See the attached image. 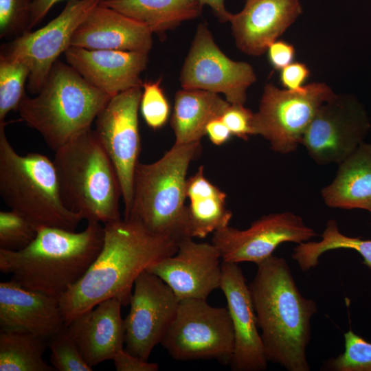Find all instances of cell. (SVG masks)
Here are the masks:
<instances>
[{
    "label": "cell",
    "mask_w": 371,
    "mask_h": 371,
    "mask_svg": "<svg viewBox=\"0 0 371 371\" xmlns=\"http://www.w3.org/2000/svg\"></svg>",
    "instance_id": "obj_42"
},
{
    "label": "cell",
    "mask_w": 371,
    "mask_h": 371,
    "mask_svg": "<svg viewBox=\"0 0 371 371\" xmlns=\"http://www.w3.org/2000/svg\"><path fill=\"white\" fill-rule=\"evenodd\" d=\"M142 87L113 96L95 120V134L118 176L124 215L131 207L133 179L141 151L138 112Z\"/></svg>",
    "instance_id": "obj_13"
},
{
    "label": "cell",
    "mask_w": 371,
    "mask_h": 371,
    "mask_svg": "<svg viewBox=\"0 0 371 371\" xmlns=\"http://www.w3.org/2000/svg\"><path fill=\"white\" fill-rule=\"evenodd\" d=\"M112 360L117 371H157L159 370L157 363L148 362L124 349L117 352Z\"/></svg>",
    "instance_id": "obj_38"
},
{
    "label": "cell",
    "mask_w": 371,
    "mask_h": 371,
    "mask_svg": "<svg viewBox=\"0 0 371 371\" xmlns=\"http://www.w3.org/2000/svg\"><path fill=\"white\" fill-rule=\"evenodd\" d=\"M257 266L248 285L267 361L309 371L306 350L317 304L300 293L284 258L273 255Z\"/></svg>",
    "instance_id": "obj_2"
},
{
    "label": "cell",
    "mask_w": 371,
    "mask_h": 371,
    "mask_svg": "<svg viewBox=\"0 0 371 371\" xmlns=\"http://www.w3.org/2000/svg\"><path fill=\"white\" fill-rule=\"evenodd\" d=\"M34 0H0V38L12 41L30 31Z\"/></svg>",
    "instance_id": "obj_33"
},
{
    "label": "cell",
    "mask_w": 371,
    "mask_h": 371,
    "mask_svg": "<svg viewBox=\"0 0 371 371\" xmlns=\"http://www.w3.org/2000/svg\"><path fill=\"white\" fill-rule=\"evenodd\" d=\"M98 256L85 275L59 298L66 325L110 298L130 303L138 276L152 264L176 254L177 242L155 234L131 218L104 224Z\"/></svg>",
    "instance_id": "obj_1"
},
{
    "label": "cell",
    "mask_w": 371,
    "mask_h": 371,
    "mask_svg": "<svg viewBox=\"0 0 371 371\" xmlns=\"http://www.w3.org/2000/svg\"><path fill=\"white\" fill-rule=\"evenodd\" d=\"M317 236L303 218L293 212H283L264 215L249 227L238 229L229 225L213 234L212 243L225 262H251L256 265L271 256L284 243H301Z\"/></svg>",
    "instance_id": "obj_14"
},
{
    "label": "cell",
    "mask_w": 371,
    "mask_h": 371,
    "mask_svg": "<svg viewBox=\"0 0 371 371\" xmlns=\"http://www.w3.org/2000/svg\"><path fill=\"white\" fill-rule=\"evenodd\" d=\"M206 135L212 144L220 146L227 142L232 134L221 117L209 122L206 127Z\"/></svg>",
    "instance_id": "obj_39"
},
{
    "label": "cell",
    "mask_w": 371,
    "mask_h": 371,
    "mask_svg": "<svg viewBox=\"0 0 371 371\" xmlns=\"http://www.w3.org/2000/svg\"><path fill=\"white\" fill-rule=\"evenodd\" d=\"M104 239V225L95 221L80 232L41 227L24 249H0V271L27 289L60 298L89 269Z\"/></svg>",
    "instance_id": "obj_3"
},
{
    "label": "cell",
    "mask_w": 371,
    "mask_h": 371,
    "mask_svg": "<svg viewBox=\"0 0 371 371\" xmlns=\"http://www.w3.org/2000/svg\"><path fill=\"white\" fill-rule=\"evenodd\" d=\"M370 128L367 111L355 95L335 93L319 106L301 145L317 164H339L364 142Z\"/></svg>",
    "instance_id": "obj_10"
},
{
    "label": "cell",
    "mask_w": 371,
    "mask_h": 371,
    "mask_svg": "<svg viewBox=\"0 0 371 371\" xmlns=\"http://www.w3.org/2000/svg\"><path fill=\"white\" fill-rule=\"evenodd\" d=\"M153 34L144 23L100 3L78 27L71 46L148 54Z\"/></svg>",
    "instance_id": "obj_21"
},
{
    "label": "cell",
    "mask_w": 371,
    "mask_h": 371,
    "mask_svg": "<svg viewBox=\"0 0 371 371\" xmlns=\"http://www.w3.org/2000/svg\"><path fill=\"white\" fill-rule=\"evenodd\" d=\"M66 326L58 297L27 289L12 280L0 283L1 330L50 340Z\"/></svg>",
    "instance_id": "obj_20"
},
{
    "label": "cell",
    "mask_w": 371,
    "mask_h": 371,
    "mask_svg": "<svg viewBox=\"0 0 371 371\" xmlns=\"http://www.w3.org/2000/svg\"><path fill=\"white\" fill-rule=\"evenodd\" d=\"M64 54L67 64L91 85L111 97L143 87L141 74L147 68L148 53L71 46Z\"/></svg>",
    "instance_id": "obj_19"
},
{
    "label": "cell",
    "mask_w": 371,
    "mask_h": 371,
    "mask_svg": "<svg viewBox=\"0 0 371 371\" xmlns=\"http://www.w3.org/2000/svg\"><path fill=\"white\" fill-rule=\"evenodd\" d=\"M100 3L144 23L161 41L168 31L199 17L203 7L199 0H101Z\"/></svg>",
    "instance_id": "obj_26"
},
{
    "label": "cell",
    "mask_w": 371,
    "mask_h": 371,
    "mask_svg": "<svg viewBox=\"0 0 371 371\" xmlns=\"http://www.w3.org/2000/svg\"><path fill=\"white\" fill-rule=\"evenodd\" d=\"M192 238L180 239L176 254L146 269L166 282L179 300H207L214 290L221 287L220 252L212 243H196Z\"/></svg>",
    "instance_id": "obj_16"
},
{
    "label": "cell",
    "mask_w": 371,
    "mask_h": 371,
    "mask_svg": "<svg viewBox=\"0 0 371 371\" xmlns=\"http://www.w3.org/2000/svg\"><path fill=\"white\" fill-rule=\"evenodd\" d=\"M200 150L201 142L174 144L156 161L138 162L132 203L124 218L137 221L149 231L177 242L190 237L185 205L186 175Z\"/></svg>",
    "instance_id": "obj_6"
},
{
    "label": "cell",
    "mask_w": 371,
    "mask_h": 371,
    "mask_svg": "<svg viewBox=\"0 0 371 371\" xmlns=\"http://www.w3.org/2000/svg\"><path fill=\"white\" fill-rule=\"evenodd\" d=\"M221 268L220 288L227 300L234 336L231 368L234 371L264 370L268 361L249 285L238 263L222 261Z\"/></svg>",
    "instance_id": "obj_17"
},
{
    "label": "cell",
    "mask_w": 371,
    "mask_h": 371,
    "mask_svg": "<svg viewBox=\"0 0 371 371\" xmlns=\"http://www.w3.org/2000/svg\"><path fill=\"white\" fill-rule=\"evenodd\" d=\"M310 74V69L306 64L293 62L280 70V81L284 89L297 91L304 87Z\"/></svg>",
    "instance_id": "obj_36"
},
{
    "label": "cell",
    "mask_w": 371,
    "mask_h": 371,
    "mask_svg": "<svg viewBox=\"0 0 371 371\" xmlns=\"http://www.w3.org/2000/svg\"><path fill=\"white\" fill-rule=\"evenodd\" d=\"M322 240L297 244L294 248L292 258L297 262L302 271H308L319 265V257L333 249H348L359 253L363 258L362 263L371 268V240L354 238L342 234L335 219H330L321 235Z\"/></svg>",
    "instance_id": "obj_28"
},
{
    "label": "cell",
    "mask_w": 371,
    "mask_h": 371,
    "mask_svg": "<svg viewBox=\"0 0 371 371\" xmlns=\"http://www.w3.org/2000/svg\"><path fill=\"white\" fill-rule=\"evenodd\" d=\"M65 206L103 224L121 218L116 170L94 130L86 129L55 150L53 160Z\"/></svg>",
    "instance_id": "obj_4"
},
{
    "label": "cell",
    "mask_w": 371,
    "mask_h": 371,
    "mask_svg": "<svg viewBox=\"0 0 371 371\" xmlns=\"http://www.w3.org/2000/svg\"><path fill=\"white\" fill-rule=\"evenodd\" d=\"M122 306L115 298L106 300L67 326L83 359L91 367L112 360L117 352L124 349Z\"/></svg>",
    "instance_id": "obj_22"
},
{
    "label": "cell",
    "mask_w": 371,
    "mask_h": 371,
    "mask_svg": "<svg viewBox=\"0 0 371 371\" xmlns=\"http://www.w3.org/2000/svg\"><path fill=\"white\" fill-rule=\"evenodd\" d=\"M160 344L177 360L215 359L229 363L234 336L227 308L212 306L203 299L180 300Z\"/></svg>",
    "instance_id": "obj_9"
},
{
    "label": "cell",
    "mask_w": 371,
    "mask_h": 371,
    "mask_svg": "<svg viewBox=\"0 0 371 371\" xmlns=\"http://www.w3.org/2000/svg\"><path fill=\"white\" fill-rule=\"evenodd\" d=\"M100 1L68 0L62 12L46 25L1 45L0 57L28 67L27 88L30 93L40 92L59 56L71 47L76 29Z\"/></svg>",
    "instance_id": "obj_11"
},
{
    "label": "cell",
    "mask_w": 371,
    "mask_h": 371,
    "mask_svg": "<svg viewBox=\"0 0 371 371\" xmlns=\"http://www.w3.org/2000/svg\"><path fill=\"white\" fill-rule=\"evenodd\" d=\"M37 227L21 214L10 210L0 212V249L19 251L28 246Z\"/></svg>",
    "instance_id": "obj_31"
},
{
    "label": "cell",
    "mask_w": 371,
    "mask_h": 371,
    "mask_svg": "<svg viewBox=\"0 0 371 371\" xmlns=\"http://www.w3.org/2000/svg\"><path fill=\"white\" fill-rule=\"evenodd\" d=\"M161 78L146 81L142 87L139 109L146 124L154 130L166 124L170 114L169 103L161 87Z\"/></svg>",
    "instance_id": "obj_34"
},
{
    "label": "cell",
    "mask_w": 371,
    "mask_h": 371,
    "mask_svg": "<svg viewBox=\"0 0 371 371\" xmlns=\"http://www.w3.org/2000/svg\"><path fill=\"white\" fill-rule=\"evenodd\" d=\"M50 363L58 371H91L67 326L54 335L49 344Z\"/></svg>",
    "instance_id": "obj_32"
},
{
    "label": "cell",
    "mask_w": 371,
    "mask_h": 371,
    "mask_svg": "<svg viewBox=\"0 0 371 371\" xmlns=\"http://www.w3.org/2000/svg\"><path fill=\"white\" fill-rule=\"evenodd\" d=\"M0 122V194L10 210L37 229L54 227L75 231L82 218L62 199L54 161L38 153L19 155L8 141Z\"/></svg>",
    "instance_id": "obj_7"
},
{
    "label": "cell",
    "mask_w": 371,
    "mask_h": 371,
    "mask_svg": "<svg viewBox=\"0 0 371 371\" xmlns=\"http://www.w3.org/2000/svg\"><path fill=\"white\" fill-rule=\"evenodd\" d=\"M267 52L273 69L280 71L293 63L295 49L292 44L278 39L271 44Z\"/></svg>",
    "instance_id": "obj_37"
},
{
    "label": "cell",
    "mask_w": 371,
    "mask_h": 371,
    "mask_svg": "<svg viewBox=\"0 0 371 371\" xmlns=\"http://www.w3.org/2000/svg\"><path fill=\"white\" fill-rule=\"evenodd\" d=\"M230 104L218 93L201 89L179 90L175 95L170 126L175 144L201 142L212 120L221 117Z\"/></svg>",
    "instance_id": "obj_24"
},
{
    "label": "cell",
    "mask_w": 371,
    "mask_h": 371,
    "mask_svg": "<svg viewBox=\"0 0 371 371\" xmlns=\"http://www.w3.org/2000/svg\"><path fill=\"white\" fill-rule=\"evenodd\" d=\"M49 340L32 333L1 330V371H52L43 359Z\"/></svg>",
    "instance_id": "obj_27"
},
{
    "label": "cell",
    "mask_w": 371,
    "mask_h": 371,
    "mask_svg": "<svg viewBox=\"0 0 371 371\" xmlns=\"http://www.w3.org/2000/svg\"><path fill=\"white\" fill-rule=\"evenodd\" d=\"M112 97L87 82L69 64L57 60L40 92L25 93L18 108L21 120L56 150L91 128Z\"/></svg>",
    "instance_id": "obj_5"
},
{
    "label": "cell",
    "mask_w": 371,
    "mask_h": 371,
    "mask_svg": "<svg viewBox=\"0 0 371 371\" xmlns=\"http://www.w3.org/2000/svg\"><path fill=\"white\" fill-rule=\"evenodd\" d=\"M335 94L324 82H311L297 91L267 83L254 113L253 135L267 139L276 153L294 152L319 106Z\"/></svg>",
    "instance_id": "obj_8"
},
{
    "label": "cell",
    "mask_w": 371,
    "mask_h": 371,
    "mask_svg": "<svg viewBox=\"0 0 371 371\" xmlns=\"http://www.w3.org/2000/svg\"><path fill=\"white\" fill-rule=\"evenodd\" d=\"M204 5L209 6L218 20L222 23L229 21L232 12L225 7V0H199Z\"/></svg>",
    "instance_id": "obj_41"
},
{
    "label": "cell",
    "mask_w": 371,
    "mask_h": 371,
    "mask_svg": "<svg viewBox=\"0 0 371 371\" xmlns=\"http://www.w3.org/2000/svg\"><path fill=\"white\" fill-rule=\"evenodd\" d=\"M302 12L300 0H246L229 21L236 47L249 56L264 54Z\"/></svg>",
    "instance_id": "obj_18"
},
{
    "label": "cell",
    "mask_w": 371,
    "mask_h": 371,
    "mask_svg": "<svg viewBox=\"0 0 371 371\" xmlns=\"http://www.w3.org/2000/svg\"><path fill=\"white\" fill-rule=\"evenodd\" d=\"M345 350L325 363L333 371H371V343L349 330L344 333Z\"/></svg>",
    "instance_id": "obj_30"
},
{
    "label": "cell",
    "mask_w": 371,
    "mask_h": 371,
    "mask_svg": "<svg viewBox=\"0 0 371 371\" xmlns=\"http://www.w3.org/2000/svg\"><path fill=\"white\" fill-rule=\"evenodd\" d=\"M254 113L241 104H230L221 120L231 131L232 135L244 140L253 135Z\"/></svg>",
    "instance_id": "obj_35"
},
{
    "label": "cell",
    "mask_w": 371,
    "mask_h": 371,
    "mask_svg": "<svg viewBox=\"0 0 371 371\" xmlns=\"http://www.w3.org/2000/svg\"><path fill=\"white\" fill-rule=\"evenodd\" d=\"M256 80L250 64L229 58L216 45L207 23H199L180 71L182 89L222 93L230 104H245L247 90Z\"/></svg>",
    "instance_id": "obj_12"
},
{
    "label": "cell",
    "mask_w": 371,
    "mask_h": 371,
    "mask_svg": "<svg viewBox=\"0 0 371 371\" xmlns=\"http://www.w3.org/2000/svg\"><path fill=\"white\" fill-rule=\"evenodd\" d=\"M62 0H34L31 9L30 30L38 25L52 8Z\"/></svg>",
    "instance_id": "obj_40"
},
{
    "label": "cell",
    "mask_w": 371,
    "mask_h": 371,
    "mask_svg": "<svg viewBox=\"0 0 371 371\" xmlns=\"http://www.w3.org/2000/svg\"><path fill=\"white\" fill-rule=\"evenodd\" d=\"M30 73L23 63L0 57V122L11 111H17Z\"/></svg>",
    "instance_id": "obj_29"
},
{
    "label": "cell",
    "mask_w": 371,
    "mask_h": 371,
    "mask_svg": "<svg viewBox=\"0 0 371 371\" xmlns=\"http://www.w3.org/2000/svg\"><path fill=\"white\" fill-rule=\"evenodd\" d=\"M179 302L160 278L142 271L135 281L130 311L124 319L126 350L148 361L174 319Z\"/></svg>",
    "instance_id": "obj_15"
},
{
    "label": "cell",
    "mask_w": 371,
    "mask_h": 371,
    "mask_svg": "<svg viewBox=\"0 0 371 371\" xmlns=\"http://www.w3.org/2000/svg\"><path fill=\"white\" fill-rule=\"evenodd\" d=\"M338 165L335 179L321 191L324 203L371 212V144L362 142Z\"/></svg>",
    "instance_id": "obj_23"
},
{
    "label": "cell",
    "mask_w": 371,
    "mask_h": 371,
    "mask_svg": "<svg viewBox=\"0 0 371 371\" xmlns=\"http://www.w3.org/2000/svg\"><path fill=\"white\" fill-rule=\"evenodd\" d=\"M186 196L188 235L205 238L210 233L229 225L232 212L226 206V194L204 175L203 166L187 179Z\"/></svg>",
    "instance_id": "obj_25"
}]
</instances>
